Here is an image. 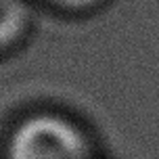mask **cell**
I'll use <instances>...</instances> for the list:
<instances>
[{
  "label": "cell",
  "instance_id": "obj_1",
  "mask_svg": "<svg viewBox=\"0 0 159 159\" xmlns=\"http://www.w3.org/2000/svg\"><path fill=\"white\" fill-rule=\"evenodd\" d=\"M7 159H92L82 130L61 115H32L8 138Z\"/></svg>",
  "mask_w": 159,
  "mask_h": 159
},
{
  "label": "cell",
  "instance_id": "obj_2",
  "mask_svg": "<svg viewBox=\"0 0 159 159\" xmlns=\"http://www.w3.org/2000/svg\"><path fill=\"white\" fill-rule=\"evenodd\" d=\"M27 25V7L23 0H0V48L21 38Z\"/></svg>",
  "mask_w": 159,
  "mask_h": 159
},
{
  "label": "cell",
  "instance_id": "obj_3",
  "mask_svg": "<svg viewBox=\"0 0 159 159\" xmlns=\"http://www.w3.org/2000/svg\"><path fill=\"white\" fill-rule=\"evenodd\" d=\"M55 4H61L65 8H86V7H92L96 4L98 0H52Z\"/></svg>",
  "mask_w": 159,
  "mask_h": 159
}]
</instances>
